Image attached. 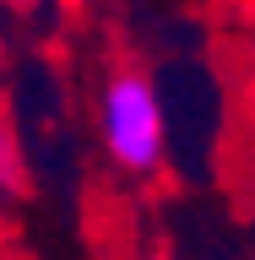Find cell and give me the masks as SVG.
Masks as SVG:
<instances>
[{"mask_svg":"<svg viewBox=\"0 0 255 260\" xmlns=\"http://www.w3.org/2000/svg\"><path fill=\"white\" fill-rule=\"evenodd\" d=\"M98 136L120 174H158L168 125H163V98L147 81V71H114L98 98Z\"/></svg>","mask_w":255,"mask_h":260,"instance_id":"6da1fadb","label":"cell"}]
</instances>
